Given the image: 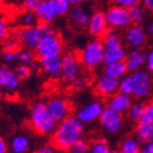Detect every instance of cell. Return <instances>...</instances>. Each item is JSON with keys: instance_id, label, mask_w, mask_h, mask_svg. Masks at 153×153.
Segmentation results:
<instances>
[{"instance_id": "39", "label": "cell", "mask_w": 153, "mask_h": 153, "mask_svg": "<svg viewBox=\"0 0 153 153\" xmlns=\"http://www.w3.org/2000/svg\"><path fill=\"white\" fill-rule=\"evenodd\" d=\"M41 2L42 0H22L23 8L26 11H31V12H34Z\"/></svg>"}, {"instance_id": "28", "label": "cell", "mask_w": 153, "mask_h": 153, "mask_svg": "<svg viewBox=\"0 0 153 153\" xmlns=\"http://www.w3.org/2000/svg\"><path fill=\"white\" fill-rule=\"evenodd\" d=\"M131 21L132 24H141L146 18V9L143 8L141 3H138L128 8Z\"/></svg>"}, {"instance_id": "11", "label": "cell", "mask_w": 153, "mask_h": 153, "mask_svg": "<svg viewBox=\"0 0 153 153\" xmlns=\"http://www.w3.org/2000/svg\"><path fill=\"white\" fill-rule=\"evenodd\" d=\"M124 40L132 48H143V46L147 43L148 40V33L141 24H131L125 29Z\"/></svg>"}, {"instance_id": "45", "label": "cell", "mask_w": 153, "mask_h": 153, "mask_svg": "<svg viewBox=\"0 0 153 153\" xmlns=\"http://www.w3.org/2000/svg\"><path fill=\"white\" fill-rule=\"evenodd\" d=\"M141 5L146 9V11L153 12V0H141Z\"/></svg>"}, {"instance_id": "36", "label": "cell", "mask_w": 153, "mask_h": 153, "mask_svg": "<svg viewBox=\"0 0 153 153\" xmlns=\"http://www.w3.org/2000/svg\"><path fill=\"white\" fill-rule=\"evenodd\" d=\"M58 8L59 16H64L69 14V12L72 9V4L70 3L69 0H55Z\"/></svg>"}, {"instance_id": "29", "label": "cell", "mask_w": 153, "mask_h": 153, "mask_svg": "<svg viewBox=\"0 0 153 153\" xmlns=\"http://www.w3.org/2000/svg\"><path fill=\"white\" fill-rule=\"evenodd\" d=\"M143 104L140 101H137V102H132L131 106L128 107V111H126V115H128V118L133 122H137L140 119L141 115H143Z\"/></svg>"}, {"instance_id": "40", "label": "cell", "mask_w": 153, "mask_h": 153, "mask_svg": "<svg viewBox=\"0 0 153 153\" xmlns=\"http://www.w3.org/2000/svg\"><path fill=\"white\" fill-rule=\"evenodd\" d=\"M141 0H111V2L116 5H120V7H124V8H131L133 5L140 3Z\"/></svg>"}, {"instance_id": "2", "label": "cell", "mask_w": 153, "mask_h": 153, "mask_svg": "<svg viewBox=\"0 0 153 153\" xmlns=\"http://www.w3.org/2000/svg\"><path fill=\"white\" fill-rule=\"evenodd\" d=\"M30 124L40 135H48L54 132L57 123L49 114L46 103L36 102L30 109Z\"/></svg>"}, {"instance_id": "23", "label": "cell", "mask_w": 153, "mask_h": 153, "mask_svg": "<svg viewBox=\"0 0 153 153\" xmlns=\"http://www.w3.org/2000/svg\"><path fill=\"white\" fill-rule=\"evenodd\" d=\"M128 68L125 61L119 62H111V63H106L104 66V73L114 77L116 79H120L128 73Z\"/></svg>"}, {"instance_id": "17", "label": "cell", "mask_w": 153, "mask_h": 153, "mask_svg": "<svg viewBox=\"0 0 153 153\" xmlns=\"http://www.w3.org/2000/svg\"><path fill=\"white\" fill-rule=\"evenodd\" d=\"M40 69L51 78L61 76V56L42 57L39 60Z\"/></svg>"}, {"instance_id": "15", "label": "cell", "mask_w": 153, "mask_h": 153, "mask_svg": "<svg viewBox=\"0 0 153 153\" xmlns=\"http://www.w3.org/2000/svg\"><path fill=\"white\" fill-rule=\"evenodd\" d=\"M119 79L109 76L107 74L100 75L95 80V91L103 97H109L118 92Z\"/></svg>"}, {"instance_id": "22", "label": "cell", "mask_w": 153, "mask_h": 153, "mask_svg": "<svg viewBox=\"0 0 153 153\" xmlns=\"http://www.w3.org/2000/svg\"><path fill=\"white\" fill-rule=\"evenodd\" d=\"M136 138L141 143L147 145L153 139V123H141L138 122L135 128Z\"/></svg>"}, {"instance_id": "3", "label": "cell", "mask_w": 153, "mask_h": 153, "mask_svg": "<svg viewBox=\"0 0 153 153\" xmlns=\"http://www.w3.org/2000/svg\"><path fill=\"white\" fill-rule=\"evenodd\" d=\"M57 32L55 28L51 27V25L48 24L39 23L34 26L30 27H24L19 28L17 32V38L21 42L22 45H24L28 49H36L39 42L44 36L51 34V33Z\"/></svg>"}, {"instance_id": "5", "label": "cell", "mask_w": 153, "mask_h": 153, "mask_svg": "<svg viewBox=\"0 0 153 153\" xmlns=\"http://www.w3.org/2000/svg\"><path fill=\"white\" fill-rule=\"evenodd\" d=\"M133 82L132 95L137 100L148 99L153 92V78L148 70L139 69L131 74Z\"/></svg>"}, {"instance_id": "24", "label": "cell", "mask_w": 153, "mask_h": 153, "mask_svg": "<svg viewBox=\"0 0 153 153\" xmlns=\"http://www.w3.org/2000/svg\"><path fill=\"white\" fill-rule=\"evenodd\" d=\"M16 60L22 64L29 65L31 68V70H33V69L36 70L40 68V66H39V61H36L34 55H33L32 51L28 48L16 51Z\"/></svg>"}, {"instance_id": "13", "label": "cell", "mask_w": 153, "mask_h": 153, "mask_svg": "<svg viewBox=\"0 0 153 153\" xmlns=\"http://www.w3.org/2000/svg\"><path fill=\"white\" fill-rule=\"evenodd\" d=\"M103 104L100 101H91L87 104L82 105L76 112V117L84 124L92 123L99 120L101 112L103 110Z\"/></svg>"}, {"instance_id": "53", "label": "cell", "mask_w": 153, "mask_h": 153, "mask_svg": "<svg viewBox=\"0 0 153 153\" xmlns=\"http://www.w3.org/2000/svg\"><path fill=\"white\" fill-rule=\"evenodd\" d=\"M1 60H2V56H1V55H0V61H1Z\"/></svg>"}, {"instance_id": "49", "label": "cell", "mask_w": 153, "mask_h": 153, "mask_svg": "<svg viewBox=\"0 0 153 153\" xmlns=\"http://www.w3.org/2000/svg\"><path fill=\"white\" fill-rule=\"evenodd\" d=\"M69 1L72 5H77V4H82L87 0H69Z\"/></svg>"}, {"instance_id": "19", "label": "cell", "mask_w": 153, "mask_h": 153, "mask_svg": "<svg viewBox=\"0 0 153 153\" xmlns=\"http://www.w3.org/2000/svg\"><path fill=\"white\" fill-rule=\"evenodd\" d=\"M69 14L70 22L72 23V25L77 27V28L87 27L89 18L91 16V13L89 12V10L82 4L72 5V9L69 12Z\"/></svg>"}, {"instance_id": "18", "label": "cell", "mask_w": 153, "mask_h": 153, "mask_svg": "<svg viewBox=\"0 0 153 153\" xmlns=\"http://www.w3.org/2000/svg\"><path fill=\"white\" fill-rule=\"evenodd\" d=\"M146 58L147 53L143 48H131L128 51L126 58H125V64L128 68V72L137 71L139 69H143V66L146 64Z\"/></svg>"}, {"instance_id": "52", "label": "cell", "mask_w": 153, "mask_h": 153, "mask_svg": "<svg viewBox=\"0 0 153 153\" xmlns=\"http://www.w3.org/2000/svg\"><path fill=\"white\" fill-rule=\"evenodd\" d=\"M140 153H150V152H148V151H146L145 149H143V151H141Z\"/></svg>"}, {"instance_id": "48", "label": "cell", "mask_w": 153, "mask_h": 153, "mask_svg": "<svg viewBox=\"0 0 153 153\" xmlns=\"http://www.w3.org/2000/svg\"><path fill=\"white\" fill-rule=\"evenodd\" d=\"M143 149H145L146 151H148V152L153 153V139L150 141V143H147V145H146V147Z\"/></svg>"}, {"instance_id": "4", "label": "cell", "mask_w": 153, "mask_h": 153, "mask_svg": "<svg viewBox=\"0 0 153 153\" xmlns=\"http://www.w3.org/2000/svg\"><path fill=\"white\" fill-rule=\"evenodd\" d=\"M104 45L101 39L94 38L80 51L78 57L80 63L88 70H94L104 62Z\"/></svg>"}, {"instance_id": "43", "label": "cell", "mask_w": 153, "mask_h": 153, "mask_svg": "<svg viewBox=\"0 0 153 153\" xmlns=\"http://www.w3.org/2000/svg\"><path fill=\"white\" fill-rule=\"evenodd\" d=\"M145 65L151 74H153V47L147 53V58H146Z\"/></svg>"}, {"instance_id": "32", "label": "cell", "mask_w": 153, "mask_h": 153, "mask_svg": "<svg viewBox=\"0 0 153 153\" xmlns=\"http://www.w3.org/2000/svg\"><path fill=\"white\" fill-rule=\"evenodd\" d=\"M102 42L104 45V49L115 48V47H119V46L123 45L122 39L119 36V34H117V36H104Z\"/></svg>"}, {"instance_id": "33", "label": "cell", "mask_w": 153, "mask_h": 153, "mask_svg": "<svg viewBox=\"0 0 153 153\" xmlns=\"http://www.w3.org/2000/svg\"><path fill=\"white\" fill-rule=\"evenodd\" d=\"M138 122L141 123H153V100L145 104L143 111Z\"/></svg>"}, {"instance_id": "37", "label": "cell", "mask_w": 153, "mask_h": 153, "mask_svg": "<svg viewBox=\"0 0 153 153\" xmlns=\"http://www.w3.org/2000/svg\"><path fill=\"white\" fill-rule=\"evenodd\" d=\"M14 71H15L16 75H17V76L19 77V79L22 80V79L28 78V77L30 76L32 70H31V68L29 65L19 63V65H17V68H16Z\"/></svg>"}, {"instance_id": "51", "label": "cell", "mask_w": 153, "mask_h": 153, "mask_svg": "<svg viewBox=\"0 0 153 153\" xmlns=\"http://www.w3.org/2000/svg\"><path fill=\"white\" fill-rule=\"evenodd\" d=\"M111 153H122L120 150H118V151H111Z\"/></svg>"}, {"instance_id": "47", "label": "cell", "mask_w": 153, "mask_h": 153, "mask_svg": "<svg viewBox=\"0 0 153 153\" xmlns=\"http://www.w3.org/2000/svg\"><path fill=\"white\" fill-rule=\"evenodd\" d=\"M146 31H147V33H148V34H151V36H153V19L147 24V28H146Z\"/></svg>"}, {"instance_id": "10", "label": "cell", "mask_w": 153, "mask_h": 153, "mask_svg": "<svg viewBox=\"0 0 153 153\" xmlns=\"http://www.w3.org/2000/svg\"><path fill=\"white\" fill-rule=\"evenodd\" d=\"M46 106H47L49 114H51V116L53 117L56 123L61 122L65 118L71 116V104L69 103L68 100L63 99V97H51L46 102Z\"/></svg>"}, {"instance_id": "26", "label": "cell", "mask_w": 153, "mask_h": 153, "mask_svg": "<svg viewBox=\"0 0 153 153\" xmlns=\"http://www.w3.org/2000/svg\"><path fill=\"white\" fill-rule=\"evenodd\" d=\"M29 149V139L25 135H17L11 141V150L13 153H26Z\"/></svg>"}, {"instance_id": "42", "label": "cell", "mask_w": 153, "mask_h": 153, "mask_svg": "<svg viewBox=\"0 0 153 153\" xmlns=\"http://www.w3.org/2000/svg\"><path fill=\"white\" fill-rule=\"evenodd\" d=\"M86 85H87V79L85 78L82 76H79L75 79L74 82H72V86L74 88L75 90H82L86 87Z\"/></svg>"}, {"instance_id": "54", "label": "cell", "mask_w": 153, "mask_h": 153, "mask_svg": "<svg viewBox=\"0 0 153 153\" xmlns=\"http://www.w3.org/2000/svg\"><path fill=\"white\" fill-rule=\"evenodd\" d=\"M42 1H44V0H42Z\"/></svg>"}, {"instance_id": "20", "label": "cell", "mask_w": 153, "mask_h": 153, "mask_svg": "<svg viewBox=\"0 0 153 153\" xmlns=\"http://www.w3.org/2000/svg\"><path fill=\"white\" fill-rule=\"evenodd\" d=\"M132 102L133 101L131 95H126L120 93V92H117L114 95L108 97L107 107L111 108L112 110L119 112L121 115H124V114H126Z\"/></svg>"}, {"instance_id": "14", "label": "cell", "mask_w": 153, "mask_h": 153, "mask_svg": "<svg viewBox=\"0 0 153 153\" xmlns=\"http://www.w3.org/2000/svg\"><path fill=\"white\" fill-rule=\"evenodd\" d=\"M87 29L89 33L93 38H103L106 33V30L108 29V24L105 12L102 11H95L91 14L88 22Z\"/></svg>"}, {"instance_id": "50", "label": "cell", "mask_w": 153, "mask_h": 153, "mask_svg": "<svg viewBox=\"0 0 153 153\" xmlns=\"http://www.w3.org/2000/svg\"><path fill=\"white\" fill-rule=\"evenodd\" d=\"M56 153H68V150H65V149H57Z\"/></svg>"}, {"instance_id": "41", "label": "cell", "mask_w": 153, "mask_h": 153, "mask_svg": "<svg viewBox=\"0 0 153 153\" xmlns=\"http://www.w3.org/2000/svg\"><path fill=\"white\" fill-rule=\"evenodd\" d=\"M57 148L53 143H45L42 145L41 147H39L34 153H56Z\"/></svg>"}, {"instance_id": "12", "label": "cell", "mask_w": 153, "mask_h": 153, "mask_svg": "<svg viewBox=\"0 0 153 153\" xmlns=\"http://www.w3.org/2000/svg\"><path fill=\"white\" fill-rule=\"evenodd\" d=\"M39 23L48 24L51 25L57 17H59L58 8H57L55 0H44L40 3L36 11H34Z\"/></svg>"}, {"instance_id": "38", "label": "cell", "mask_w": 153, "mask_h": 153, "mask_svg": "<svg viewBox=\"0 0 153 153\" xmlns=\"http://www.w3.org/2000/svg\"><path fill=\"white\" fill-rule=\"evenodd\" d=\"M10 33V26L4 18L0 17V42H2L4 39L9 36Z\"/></svg>"}, {"instance_id": "35", "label": "cell", "mask_w": 153, "mask_h": 153, "mask_svg": "<svg viewBox=\"0 0 153 153\" xmlns=\"http://www.w3.org/2000/svg\"><path fill=\"white\" fill-rule=\"evenodd\" d=\"M21 42L18 40L17 36H9L7 39H4L2 41V46L4 51H16V49L18 48V46H19Z\"/></svg>"}, {"instance_id": "6", "label": "cell", "mask_w": 153, "mask_h": 153, "mask_svg": "<svg viewBox=\"0 0 153 153\" xmlns=\"http://www.w3.org/2000/svg\"><path fill=\"white\" fill-rule=\"evenodd\" d=\"M64 49L62 39L57 32L44 36L36 47V53L40 58L42 57L61 56Z\"/></svg>"}, {"instance_id": "16", "label": "cell", "mask_w": 153, "mask_h": 153, "mask_svg": "<svg viewBox=\"0 0 153 153\" xmlns=\"http://www.w3.org/2000/svg\"><path fill=\"white\" fill-rule=\"evenodd\" d=\"M19 84L21 79L14 70L0 65V90L4 92H14L18 89Z\"/></svg>"}, {"instance_id": "44", "label": "cell", "mask_w": 153, "mask_h": 153, "mask_svg": "<svg viewBox=\"0 0 153 153\" xmlns=\"http://www.w3.org/2000/svg\"><path fill=\"white\" fill-rule=\"evenodd\" d=\"M2 59L7 63H10L16 60V51H4V54L2 56Z\"/></svg>"}, {"instance_id": "34", "label": "cell", "mask_w": 153, "mask_h": 153, "mask_svg": "<svg viewBox=\"0 0 153 153\" xmlns=\"http://www.w3.org/2000/svg\"><path fill=\"white\" fill-rule=\"evenodd\" d=\"M89 145L90 143H88L85 139L82 138L72 146L71 148L68 150V153H88Z\"/></svg>"}, {"instance_id": "7", "label": "cell", "mask_w": 153, "mask_h": 153, "mask_svg": "<svg viewBox=\"0 0 153 153\" xmlns=\"http://www.w3.org/2000/svg\"><path fill=\"white\" fill-rule=\"evenodd\" d=\"M82 73V63L78 55L68 53L61 56V79L65 84H72Z\"/></svg>"}, {"instance_id": "21", "label": "cell", "mask_w": 153, "mask_h": 153, "mask_svg": "<svg viewBox=\"0 0 153 153\" xmlns=\"http://www.w3.org/2000/svg\"><path fill=\"white\" fill-rule=\"evenodd\" d=\"M128 55V51L124 46H119L115 48H108L104 51V63H111V62L125 61Z\"/></svg>"}, {"instance_id": "1", "label": "cell", "mask_w": 153, "mask_h": 153, "mask_svg": "<svg viewBox=\"0 0 153 153\" xmlns=\"http://www.w3.org/2000/svg\"><path fill=\"white\" fill-rule=\"evenodd\" d=\"M84 135V123L76 116H69L63 121L57 123L53 132V145L57 149L69 150Z\"/></svg>"}, {"instance_id": "46", "label": "cell", "mask_w": 153, "mask_h": 153, "mask_svg": "<svg viewBox=\"0 0 153 153\" xmlns=\"http://www.w3.org/2000/svg\"><path fill=\"white\" fill-rule=\"evenodd\" d=\"M8 151V145L2 137H0V153H7Z\"/></svg>"}, {"instance_id": "30", "label": "cell", "mask_w": 153, "mask_h": 153, "mask_svg": "<svg viewBox=\"0 0 153 153\" xmlns=\"http://www.w3.org/2000/svg\"><path fill=\"white\" fill-rule=\"evenodd\" d=\"M88 153H111V149L105 139H97L89 145Z\"/></svg>"}, {"instance_id": "27", "label": "cell", "mask_w": 153, "mask_h": 153, "mask_svg": "<svg viewBox=\"0 0 153 153\" xmlns=\"http://www.w3.org/2000/svg\"><path fill=\"white\" fill-rule=\"evenodd\" d=\"M16 23L18 24V26H19L21 28L30 27V26H34L38 24V18H36L34 12L25 10L16 17Z\"/></svg>"}, {"instance_id": "8", "label": "cell", "mask_w": 153, "mask_h": 153, "mask_svg": "<svg viewBox=\"0 0 153 153\" xmlns=\"http://www.w3.org/2000/svg\"><path fill=\"white\" fill-rule=\"evenodd\" d=\"M105 16L107 19L108 27L115 28L117 30L126 29L132 24L128 9L120 5L112 4L111 7H109L105 12Z\"/></svg>"}, {"instance_id": "31", "label": "cell", "mask_w": 153, "mask_h": 153, "mask_svg": "<svg viewBox=\"0 0 153 153\" xmlns=\"http://www.w3.org/2000/svg\"><path fill=\"white\" fill-rule=\"evenodd\" d=\"M133 91V82L132 77L130 75H125L122 78L119 79V87H118V92L123 93L126 95H132Z\"/></svg>"}, {"instance_id": "9", "label": "cell", "mask_w": 153, "mask_h": 153, "mask_svg": "<svg viewBox=\"0 0 153 153\" xmlns=\"http://www.w3.org/2000/svg\"><path fill=\"white\" fill-rule=\"evenodd\" d=\"M100 124L104 131L110 134L118 133L122 128L123 117L121 114L112 110L109 107H104L99 118Z\"/></svg>"}, {"instance_id": "25", "label": "cell", "mask_w": 153, "mask_h": 153, "mask_svg": "<svg viewBox=\"0 0 153 153\" xmlns=\"http://www.w3.org/2000/svg\"><path fill=\"white\" fill-rule=\"evenodd\" d=\"M122 153H140L143 151L141 143L136 137H126L120 145Z\"/></svg>"}]
</instances>
